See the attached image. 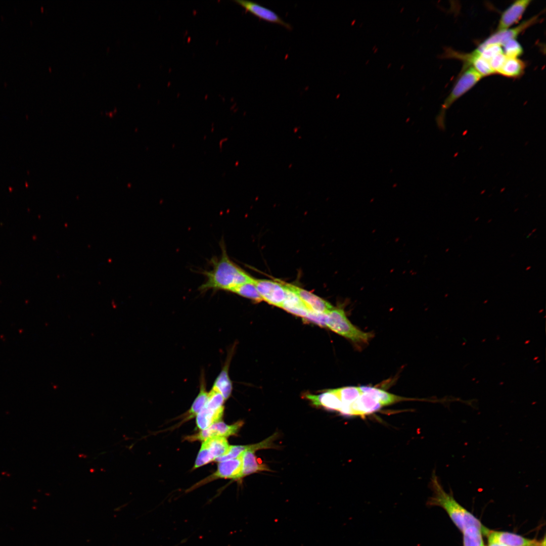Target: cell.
<instances>
[{"label": "cell", "instance_id": "cell-30", "mask_svg": "<svg viewBox=\"0 0 546 546\" xmlns=\"http://www.w3.org/2000/svg\"><path fill=\"white\" fill-rule=\"evenodd\" d=\"M506 59L507 57L502 53L495 55L488 61L491 69L495 74L501 68Z\"/></svg>", "mask_w": 546, "mask_h": 546}, {"label": "cell", "instance_id": "cell-14", "mask_svg": "<svg viewBox=\"0 0 546 546\" xmlns=\"http://www.w3.org/2000/svg\"><path fill=\"white\" fill-rule=\"evenodd\" d=\"M531 2L532 0H519L511 4L502 12L496 31L509 29L517 23Z\"/></svg>", "mask_w": 546, "mask_h": 546}, {"label": "cell", "instance_id": "cell-13", "mask_svg": "<svg viewBox=\"0 0 546 546\" xmlns=\"http://www.w3.org/2000/svg\"><path fill=\"white\" fill-rule=\"evenodd\" d=\"M223 411V404L216 400L208 399L204 407L196 416L197 427L201 430H204L220 421Z\"/></svg>", "mask_w": 546, "mask_h": 546}, {"label": "cell", "instance_id": "cell-31", "mask_svg": "<svg viewBox=\"0 0 546 546\" xmlns=\"http://www.w3.org/2000/svg\"><path fill=\"white\" fill-rule=\"evenodd\" d=\"M326 314L320 313L313 311H309L305 318L317 324L320 326L326 327Z\"/></svg>", "mask_w": 546, "mask_h": 546}, {"label": "cell", "instance_id": "cell-2", "mask_svg": "<svg viewBox=\"0 0 546 546\" xmlns=\"http://www.w3.org/2000/svg\"><path fill=\"white\" fill-rule=\"evenodd\" d=\"M433 495L428 501L429 506H439L448 514L456 526L462 531L467 527L473 525L487 535L490 530L483 525L470 512L459 504L451 494L445 491L434 474L431 480Z\"/></svg>", "mask_w": 546, "mask_h": 546}, {"label": "cell", "instance_id": "cell-8", "mask_svg": "<svg viewBox=\"0 0 546 546\" xmlns=\"http://www.w3.org/2000/svg\"><path fill=\"white\" fill-rule=\"evenodd\" d=\"M243 425V422L238 421L231 425H226L221 421H219L211 425L208 428L201 430L198 433L187 436L186 439L190 441H204L207 438L213 437H227L236 435Z\"/></svg>", "mask_w": 546, "mask_h": 546}, {"label": "cell", "instance_id": "cell-29", "mask_svg": "<svg viewBox=\"0 0 546 546\" xmlns=\"http://www.w3.org/2000/svg\"><path fill=\"white\" fill-rule=\"evenodd\" d=\"M474 51L478 53L488 62L495 55L503 53L502 46L498 44L488 45L479 50L475 49Z\"/></svg>", "mask_w": 546, "mask_h": 546}, {"label": "cell", "instance_id": "cell-21", "mask_svg": "<svg viewBox=\"0 0 546 546\" xmlns=\"http://www.w3.org/2000/svg\"><path fill=\"white\" fill-rule=\"evenodd\" d=\"M526 66L525 62L519 58L507 57L503 65L496 74L506 77L517 78L523 74Z\"/></svg>", "mask_w": 546, "mask_h": 546}, {"label": "cell", "instance_id": "cell-15", "mask_svg": "<svg viewBox=\"0 0 546 546\" xmlns=\"http://www.w3.org/2000/svg\"><path fill=\"white\" fill-rule=\"evenodd\" d=\"M242 468V453L235 459L219 462L215 472L204 482L218 478L239 479Z\"/></svg>", "mask_w": 546, "mask_h": 546}, {"label": "cell", "instance_id": "cell-11", "mask_svg": "<svg viewBox=\"0 0 546 546\" xmlns=\"http://www.w3.org/2000/svg\"><path fill=\"white\" fill-rule=\"evenodd\" d=\"M285 285L300 298L310 311L327 314L334 308L330 303L309 291L292 284Z\"/></svg>", "mask_w": 546, "mask_h": 546}, {"label": "cell", "instance_id": "cell-3", "mask_svg": "<svg viewBox=\"0 0 546 546\" xmlns=\"http://www.w3.org/2000/svg\"><path fill=\"white\" fill-rule=\"evenodd\" d=\"M483 77L473 67L464 65L461 73L454 84L448 96L442 105L440 112L436 118L438 127L445 128V114L457 100L475 85Z\"/></svg>", "mask_w": 546, "mask_h": 546}, {"label": "cell", "instance_id": "cell-10", "mask_svg": "<svg viewBox=\"0 0 546 546\" xmlns=\"http://www.w3.org/2000/svg\"><path fill=\"white\" fill-rule=\"evenodd\" d=\"M381 407L380 403L372 396L362 392L350 404H343L340 413L348 416H363L377 411Z\"/></svg>", "mask_w": 546, "mask_h": 546}, {"label": "cell", "instance_id": "cell-27", "mask_svg": "<svg viewBox=\"0 0 546 546\" xmlns=\"http://www.w3.org/2000/svg\"><path fill=\"white\" fill-rule=\"evenodd\" d=\"M335 389L344 405L350 404L362 393L359 387L348 386Z\"/></svg>", "mask_w": 546, "mask_h": 546}, {"label": "cell", "instance_id": "cell-17", "mask_svg": "<svg viewBox=\"0 0 546 546\" xmlns=\"http://www.w3.org/2000/svg\"><path fill=\"white\" fill-rule=\"evenodd\" d=\"M305 396L312 404L317 406H323L340 412L343 406V403L335 389L328 390L318 395L307 394Z\"/></svg>", "mask_w": 546, "mask_h": 546}, {"label": "cell", "instance_id": "cell-28", "mask_svg": "<svg viewBox=\"0 0 546 546\" xmlns=\"http://www.w3.org/2000/svg\"><path fill=\"white\" fill-rule=\"evenodd\" d=\"M503 51L507 58H518L523 53L522 46L516 39H511L503 46Z\"/></svg>", "mask_w": 546, "mask_h": 546}, {"label": "cell", "instance_id": "cell-4", "mask_svg": "<svg viewBox=\"0 0 546 546\" xmlns=\"http://www.w3.org/2000/svg\"><path fill=\"white\" fill-rule=\"evenodd\" d=\"M325 325L333 332L356 343H367L372 336L371 333L362 332L353 326L341 308L334 307L326 314Z\"/></svg>", "mask_w": 546, "mask_h": 546}, {"label": "cell", "instance_id": "cell-16", "mask_svg": "<svg viewBox=\"0 0 546 546\" xmlns=\"http://www.w3.org/2000/svg\"><path fill=\"white\" fill-rule=\"evenodd\" d=\"M488 540L497 542L504 546H533L539 541L508 532L490 530L487 535Z\"/></svg>", "mask_w": 546, "mask_h": 546}, {"label": "cell", "instance_id": "cell-9", "mask_svg": "<svg viewBox=\"0 0 546 546\" xmlns=\"http://www.w3.org/2000/svg\"><path fill=\"white\" fill-rule=\"evenodd\" d=\"M444 57L461 60L464 62V65L473 67L483 77L495 74L491 69L489 62L475 51L465 54L448 49L444 53Z\"/></svg>", "mask_w": 546, "mask_h": 546}, {"label": "cell", "instance_id": "cell-25", "mask_svg": "<svg viewBox=\"0 0 546 546\" xmlns=\"http://www.w3.org/2000/svg\"><path fill=\"white\" fill-rule=\"evenodd\" d=\"M262 444L260 442L247 445H231L228 452L224 456L217 458L215 461L220 462L235 459L246 450H251L256 451L258 449H262Z\"/></svg>", "mask_w": 546, "mask_h": 546}, {"label": "cell", "instance_id": "cell-32", "mask_svg": "<svg viewBox=\"0 0 546 546\" xmlns=\"http://www.w3.org/2000/svg\"><path fill=\"white\" fill-rule=\"evenodd\" d=\"M540 542H539L537 544H535V545H534L533 546H540ZM488 546H504V545H502V544H500V543H498L497 542L494 541L488 540Z\"/></svg>", "mask_w": 546, "mask_h": 546}, {"label": "cell", "instance_id": "cell-19", "mask_svg": "<svg viewBox=\"0 0 546 546\" xmlns=\"http://www.w3.org/2000/svg\"><path fill=\"white\" fill-rule=\"evenodd\" d=\"M254 450H246L242 453V468L241 478L252 473L261 471H270L267 466L256 456Z\"/></svg>", "mask_w": 546, "mask_h": 546}, {"label": "cell", "instance_id": "cell-23", "mask_svg": "<svg viewBox=\"0 0 546 546\" xmlns=\"http://www.w3.org/2000/svg\"><path fill=\"white\" fill-rule=\"evenodd\" d=\"M359 387L362 392L372 396L380 403L382 406L388 405L400 401L401 399H404V398L387 392L377 388L366 386Z\"/></svg>", "mask_w": 546, "mask_h": 546}, {"label": "cell", "instance_id": "cell-12", "mask_svg": "<svg viewBox=\"0 0 546 546\" xmlns=\"http://www.w3.org/2000/svg\"><path fill=\"white\" fill-rule=\"evenodd\" d=\"M234 2L243 8L246 12L250 13L260 20L280 25L289 30L292 29V26L284 21L276 13L257 3L242 0Z\"/></svg>", "mask_w": 546, "mask_h": 546}, {"label": "cell", "instance_id": "cell-24", "mask_svg": "<svg viewBox=\"0 0 546 546\" xmlns=\"http://www.w3.org/2000/svg\"><path fill=\"white\" fill-rule=\"evenodd\" d=\"M462 532L464 546H482L484 545L482 531L477 527L473 525L469 526Z\"/></svg>", "mask_w": 546, "mask_h": 546}, {"label": "cell", "instance_id": "cell-5", "mask_svg": "<svg viewBox=\"0 0 546 546\" xmlns=\"http://www.w3.org/2000/svg\"><path fill=\"white\" fill-rule=\"evenodd\" d=\"M230 446L226 438L213 437L204 440L197 456L194 469L205 465L225 454Z\"/></svg>", "mask_w": 546, "mask_h": 546}, {"label": "cell", "instance_id": "cell-26", "mask_svg": "<svg viewBox=\"0 0 546 546\" xmlns=\"http://www.w3.org/2000/svg\"><path fill=\"white\" fill-rule=\"evenodd\" d=\"M231 292L256 302H260L262 300L256 286L253 283V280L252 282L239 285L233 289Z\"/></svg>", "mask_w": 546, "mask_h": 546}, {"label": "cell", "instance_id": "cell-6", "mask_svg": "<svg viewBox=\"0 0 546 546\" xmlns=\"http://www.w3.org/2000/svg\"><path fill=\"white\" fill-rule=\"evenodd\" d=\"M253 283L262 300L274 306L282 307L286 295L284 283L269 280L254 279Z\"/></svg>", "mask_w": 546, "mask_h": 546}, {"label": "cell", "instance_id": "cell-1", "mask_svg": "<svg viewBox=\"0 0 546 546\" xmlns=\"http://www.w3.org/2000/svg\"><path fill=\"white\" fill-rule=\"evenodd\" d=\"M221 254L212 258V268L203 272L206 280L199 288L202 292L210 289L232 292L239 285L252 282L253 278L231 260L224 242H220Z\"/></svg>", "mask_w": 546, "mask_h": 546}, {"label": "cell", "instance_id": "cell-22", "mask_svg": "<svg viewBox=\"0 0 546 546\" xmlns=\"http://www.w3.org/2000/svg\"><path fill=\"white\" fill-rule=\"evenodd\" d=\"M209 392L206 390V383L204 375L201 376L200 391L187 414L186 420L193 418L198 414L206 404Z\"/></svg>", "mask_w": 546, "mask_h": 546}, {"label": "cell", "instance_id": "cell-18", "mask_svg": "<svg viewBox=\"0 0 546 546\" xmlns=\"http://www.w3.org/2000/svg\"><path fill=\"white\" fill-rule=\"evenodd\" d=\"M232 352L227 356L223 367L215 380L211 390L220 394L224 400H227L231 395L233 385L230 379L229 369L232 358Z\"/></svg>", "mask_w": 546, "mask_h": 546}, {"label": "cell", "instance_id": "cell-33", "mask_svg": "<svg viewBox=\"0 0 546 546\" xmlns=\"http://www.w3.org/2000/svg\"><path fill=\"white\" fill-rule=\"evenodd\" d=\"M482 546H484V545H482Z\"/></svg>", "mask_w": 546, "mask_h": 546}, {"label": "cell", "instance_id": "cell-7", "mask_svg": "<svg viewBox=\"0 0 546 546\" xmlns=\"http://www.w3.org/2000/svg\"><path fill=\"white\" fill-rule=\"evenodd\" d=\"M538 15L534 16L523 21L521 23L513 28L496 31L484 40L476 49L479 50L485 46L491 44L503 46L507 41L511 39H516L517 37L526 29L531 27L538 21Z\"/></svg>", "mask_w": 546, "mask_h": 546}, {"label": "cell", "instance_id": "cell-20", "mask_svg": "<svg viewBox=\"0 0 546 546\" xmlns=\"http://www.w3.org/2000/svg\"><path fill=\"white\" fill-rule=\"evenodd\" d=\"M285 287L286 295L282 308L289 312L305 318L310 311L308 310L302 301L294 292L288 289L286 286Z\"/></svg>", "mask_w": 546, "mask_h": 546}]
</instances>
